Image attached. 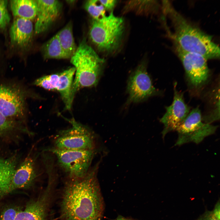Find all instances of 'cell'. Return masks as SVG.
Segmentation results:
<instances>
[{"instance_id": "1", "label": "cell", "mask_w": 220, "mask_h": 220, "mask_svg": "<svg viewBox=\"0 0 220 220\" xmlns=\"http://www.w3.org/2000/svg\"><path fill=\"white\" fill-rule=\"evenodd\" d=\"M102 159L83 177L65 183L61 205L63 220H101L104 205L97 175Z\"/></svg>"}, {"instance_id": "2", "label": "cell", "mask_w": 220, "mask_h": 220, "mask_svg": "<svg viewBox=\"0 0 220 220\" xmlns=\"http://www.w3.org/2000/svg\"><path fill=\"white\" fill-rule=\"evenodd\" d=\"M163 8L173 28L171 37L182 49L200 55L207 60L219 58V47L211 35L188 22L168 3H163Z\"/></svg>"}, {"instance_id": "3", "label": "cell", "mask_w": 220, "mask_h": 220, "mask_svg": "<svg viewBox=\"0 0 220 220\" xmlns=\"http://www.w3.org/2000/svg\"><path fill=\"white\" fill-rule=\"evenodd\" d=\"M37 98L22 79H0V112L7 118L25 123L29 115L28 101Z\"/></svg>"}, {"instance_id": "4", "label": "cell", "mask_w": 220, "mask_h": 220, "mask_svg": "<svg viewBox=\"0 0 220 220\" xmlns=\"http://www.w3.org/2000/svg\"><path fill=\"white\" fill-rule=\"evenodd\" d=\"M70 61L75 70L72 86L74 95L81 88L97 85L102 74L105 60L87 44L85 38L77 47Z\"/></svg>"}, {"instance_id": "5", "label": "cell", "mask_w": 220, "mask_h": 220, "mask_svg": "<svg viewBox=\"0 0 220 220\" xmlns=\"http://www.w3.org/2000/svg\"><path fill=\"white\" fill-rule=\"evenodd\" d=\"M124 29L123 19L115 16L112 11L100 19H93L89 37L98 50L112 52L119 47Z\"/></svg>"}, {"instance_id": "6", "label": "cell", "mask_w": 220, "mask_h": 220, "mask_svg": "<svg viewBox=\"0 0 220 220\" xmlns=\"http://www.w3.org/2000/svg\"><path fill=\"white\" fill-rule=\"evenodd\" d=\"M72 125L60 131L54 141V147L61 150H98L95 134L88 127L72 118L68 120Z\"/></svg>"}, {"instance_id": "7", "label": "cell", "mask_w": 220, "mask_h": 220, "mask_svg": "<svg viewBox=\"0 0 220 220\" xmlns=\"http://www.w3.org/2000/svg\"><path fill=\"white\" fill-rule=\"evenodd\" d=\"M53 154L60 167L69 178L85 176L90 170L93 158L98 150H61L54 147L46 149Z\"/></svg>"}, {"instance_id": "8", "label": "cell", "mask_w": 220, "mask_h": 220, "mask_svg": "<svg viewBox=\"0 0 220 220\" xmlns=\"http://www.w3.org/2000/svg\"><path fill=\"white\" fill-rule=\"evenodd\" d=\"M174 42L175 51L183 64L189 86L194 90H200L210 76L207 60L200 55L183 50Z\"/></svg>"}, {"instance_id": "9", "label": "cell", "mask_w": 220, "mask_h": 220, "mask_svg": "<svg viewBox=\"0 0 220 220\" xmlns=\"http://www.w3.org/2000/svg\"><path fill=\"white\" fill-rule=\"evenodd\" d=\"M206 123L202 120L198 107L193 109L177 129L178 137L175 145H181L189 142L198 144L205 137L214 134L217 128Z\"/></svg>"}, {"instance_id": "10", "label": "cell", "mask_w": 220, "mask_h": 220, "mask_svg": "<svg viewBox=\"0 0 220 220\" xmlns=\"http://www.w3.org/2000/svg\"><path fill=\"white\" fill-rule=\"evenodd\" d=\"M75 70L73 67L61 72L38 78L32 85L49 90H56L60 94L65 108L70 110L74 95L72 92L73 77Z\"/></svg>"}, {"instance_id": "11", "label": "cell", "mask_w": 220, "mask_h": 220, "mask_svg": "<svg viewBox=\"0 0 220 220\" xmlns=\"http://www.w3.org/2000/svg\"><path fill=\"white\" fill-rule=\"evenodd\" d=\"M127 90L130 102H141L159 94L152 85L145 63L140 64L130 75Z\"/></svg>"}, {"instance_id": "12", "label": "cell", "mask_w": 220, "mask_h": 220, "mask_svg": "<svg viewBox=\"0 0 220 220\" xmlns=\"http://www.w3.org/2000/svg\"><path fill=\"white\" fill-rule=\"evenodd\" d=\"M49 176L45 190L37 199L28 203L24 210L19 211L15 220H47L55 181L52 176Z\"/></svg>"}, {"instance_id": "13", "label": "cell", "mask_w": 220, "mask_h": 220, "mask_svg": "<svg viewBox=\"0 0 220 220\" xmlns=\"http://www.w3.org/2000/svg\"><path fill=\"white\" fill-rule=\"evenodd\" d=\"M175 84L173 101L170 105L166 107L165 113L160 119L164 125L162 132L163 138L169 132L176 131L190 112V108L185 101L183 93L177 90Z\"/></svg>"}, {"instance_id": "14", "label": "cell", "mask_w": 220, "mask_h": 220, "mask_svg": "<svg viewBox=\"0 0 220 220\" xmlns=\"http://www.w3.org/2000/svg\"><path fill=\"white\" fill-rule=\"evenodd\" d=\"M38 5L37 20L34 32L35 34L47 30L60 14L61 3L57 0H37Z\"/></svg>"}, {"instance_id": "15", "label": "cell", "mask_w": 220, "mask_h": 220, "mask_svg": "<svg viewBox=\"0 0 220 220\" xmlns=\"http://www.w3.org/2000/svg\"><path fill=\"white\" fill-rule=\"evenodd\" d=\"M34 31L31 20L16 18L9 30L11 45L18 50H27L31 42Z\"/></svg>"}, {"instance_id": "16", "label": "cell", "mask_w": 220, "mask_h": 220, "mask_svg": "<svg viewBox=\"0 0 220 220\" xmlns=\"http://www.w3.org/2000/svg\"><path fill=\"white\" fill-rule=\"evenodd\" d=\"M37 174L34 161L28 156L15 171L11 182L10 192L30 186L35 179Z\"/></svg>"}, {"instance_id": "17", "label": "cell", "mask_w": 220, "mask_h": 220, "mask_svg": "<svg viewBox=\"0 0 220 220\" xmlns=\"http://www.w3.org/2000/svg\"><path fill=\"white\" fill-rule=\"evenodd\" d=\"M16 166L15 158H0V198L10 193L11 182Z\"/></svg>"}, {"instance_id": "18", "label": "cell", "mask_w": 220, "mask_h": 220, "mask_svg": "<svg viewBox=\"0 0 220 220\" xmlns=\"http://www.w3.org/2000/svg\"><path fill=\"white\" fill-rule=\"evenodd\" d=\"M11 9L16 18L31 20L37 16L38 5L35 0H12L10 1Z\"/></svg>"}, {"instance_id": "19", "label": "cell", "mask_w": 220, "mask_h": 220, "mask_svg": "<svg viewBox=\"0 0 220 220\" xmlns=\"http://www.w3.org/2000/svg\"><path fill=\"white\" fill-rule=\"evenodd\" d=\"M41 51L46 59H64L71 57L63 49L57 34L42 46Z\"/></svg>"}, {"instance_id": "20", "label": "cell", "mask_w": 220, "mask_h": 220, "mask_svg": "<svg viewBox=\"0 0 220 220\" xmlns=\"http://www.w3.org/2000/svg\"><path fill=\"white\" fill-rule=\"evenodd\" d=\"M56 34L63 49L71 57L77 48L73 36L72 22H69Z\"/></svg>"}, {"instance_id": "21", "label": "cell", "mask_w": 220, "mask_h": 220, "mask_svg": "<svg viewBox=\"0 0 220 220\" xmlns=\"http://www.w3.org/2000/svg\"><path fill=\"white\" fill-rule=\"evenodd\" d=\"M25 124L7 118L0 112V137L16 131L27 130Z\"/></svg>"}, {"instance_id": "22", "label": "cell", "mask_w": 220, "mask_h": 220, "mask_svg": "<svg viewBox=\"0 0 220 220\" xmlns=\"http://www.w3.org/2000/svg\"><path fill=\"white\" fill-rule=\"evenodd\" d=\"M84 7L93 19L98 20L106 15V10L99 0L87 1L85 4Z\"/></svg>"}, {"instance_id": "23", "label": "cell", "mask_w": 220, "mask_h": 220, "mask_svg": "<svg viewBox=\"0 0 220 220\" xmlns=\"http://www.w3.org/2000/svg\"><path fill=\"white\" fill-rule=\"evenodd\" d=\"M152 1H133L128 2L125 7L126 10H134L138 13L148 11L155 2Z\"/></svg>"}, {"instance_id": "24", "label": "cell", "mask_w": 220, "mask_h": 220, "mask_svg": "<svg viewBox=\"0 0 220 220\" xmlns=\"http://www.w3.org/2000/svg\"><path fill=\"white\" fill-rule=\"evenodd\" d=\"M7 0H0V29H5L9 24L10 17L8 9Z\"/></svg>"}, {"instance_id": "25", "label": "cell", "mask_w": 220, "mask_h": 220, "mask_svg": "<svg viewBox=\"0 0 220 220\" xmlns=\"http://www.w3.org/2000/svg\"><path fill=\"white\" fill-rule=\"evenodd\" d=\"M20 210L15 207H10L4 209L1 213L0 220H15Z\"/></svg>"}, {"instance_id": "26", "label": "cell", "mask_w": 220, "mask_h": 220, "mask_svg": "<svg viewBox=\"0 0 220 220\" xmlns=\"http://www.w3.org/2000/svg\"><path fill=\"white\" fill-rule=\"evenodd\" d=\"M99 1L106 10L112 11V10L117 3V1L115 0Z\"/></svg>"}, {"instance_id": "27", "label": "cell", "mask_w": 220, "mask_h": 220, "mask_svg": "<svg viewBox=\"0 0 220 220\" xmlns=\"http://www.w3.org/2000/svg\"><path fill=\"white\" fill-rule=\"evenodd\" d=\"M215 215L212 211H207L201 215L197 220H220Z\"/></svg>"}, {"instance_id": "28", "label": "cell", "mask_w": 220, "mask_h": 220, "mask_svg": "<svg viewBox=\"0 0 220 220\" xmlns=\"http://www.w3.org/2000/svg\"><path fill=\"white\" fill-rule=\"evenodd\" d=\"M3 76H2L0 74V79H2L3 77Z\"/></svg>"}]
</instances>
